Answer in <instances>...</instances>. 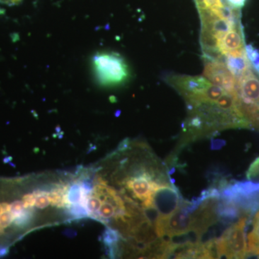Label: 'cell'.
Masks as SVG:
<instances>
[{
  "label": "cell",
  "mask_w": 259,
  "mask_h": 259,
  "mask_svg": "<svg viewBox=\"0 0 259 259\" xmlns=\"http://www.w3.org/2000/svg\"><path fill=\"white\" fill-rule=\"evenodd\" d=\"M84 194L86 193L83 190L80 182H75L72 185H69L67 192L64 194V197H63L65 204H66V207L71 204L80 203Z\"/></svg>",
  "instance_id": "cell-7"
},
{
  "label": "cell",
  "mask_w": 259,
  "mask_h": 259,
  "mask_svg": "<svg viewBox=\"0 0 259 259\" xmlns=\"http://www.w3.org/2000/svg\"><path fill=\"white\" fill-rule=\"evenodd\" d=\"M203 75L213 84L237 95V80L222 61L202 56Z\"/></svg>",
  "instance_id": "cell-5"
},
{
  "label": "cell",
  "mask_w": 259,
  "mask_h": 259,
  "mask_svg": "<svg viewBox=\"0 0 259 259\" xmlns=\"http://www.w3.org/2000/svg\"><path fill=\"white\" fill-rule=\"evenodd\" d=\"M248 217L243 216L213 239L215 258H245L248 256L245 228Z\"/></svg>",
  "instance_id": "cell-4"
},
{
  "label": "cell",
  "mask_w": 259,
  "mask_h": 259,
  "mask_svg": "<svg viewBox=\"0 0 259 259\" xmlns=\"http://www.w3.org/2000/svg\"><path fill=\"white\" fill-rule=\"evenodd\" d=\"M102 202L103 201L95 194H91L88 196L87 208L90 212V217L95 218L96 216L99 209L101 207Z\"/></svg>",
  "instance_id": "cell-10"
},
{
  "label": "cell",
  "mask_w": 259,
  "mask_h": 259,
  "mask_svg": "<svg viewBox=\"0 0 259 259\" xmlns=\"http://www.w3.org/2000/svg\"><path fill=\"white\" fill-rule=\"evenodd\" d=\"M184 100L188 112L184 126L185 142L214 136L224 130L250 129L236 94L212 83Z\"/></svg>",
  "instance_id": "cell-1"
},
{
  "label": "cell",
  "mask_w": 259,
  "mask_h": 259,
  "mask_svg": "<svg viewBox=\"0 0 259 259\" xmlns=\"http://www.w3.org/2000/svg\"><path fill=\"white\" fill-rule=\"evenodd\" d=\"M248 255L259 257V209L252 221L251 230L247 236Z\"/></svg>",
  "instance_id": "cell-6"
},
{
  "label": "cell",
  "mask_w": 259,
  "mask_h": 259,
  "mask_svg": "<svg viewBox=\"0 0 259 259\" xmlns=\"http://www.w3.org/2000/svg\"><path fill=\"white\" fill-rule=\"evenodd\" d=\"M35 198H36V194L35 192H30L23 194L22 199H23V203L25 204V208H34L35 207Z\"/></svg>",
  "instance_id": "cell-12"
},
{
  "label": "cell",
  "mask_w": 259,
  "mask_h": 259,
  "mask_svg": "<svg viewBox=\"0 0 259 259\" xmlns=\"http://www.w3.org/2000/svg\"><path fill=\"white\" fill-rule=\"evenodd\" d=\"M247 180L259 185V157L255 158L246 172Z\"/></svg>",
  "instance_id": "cell-11"
},
{
  "label": "cell",
  "mask_w": 259,
  "mask_h": 259,
  "mask_svg": "<svg viewBox=\"0 0 259 259\" xmlns=\"http://www.w3.org/2000/svg\"><path fill=\"white\" fill-rule=\"evenodd\" d=\"M121 239H122V236H121L120 232L111 227H107L102 234V243L107 247H118L117 245H118L119 242H120Z\"/></svg>",
  "instance_id": "cell-8"
},
{
  "label": "cell",
  "mask_w": 259,
  "mask_h": 259,
  "mask_svg": "<svg viewBox=\"0 0 259 259\" xmlns=\"http://www.w3.org/2000/svg\"><path fill=\"white\" fill-rule=\"evenodd\" d=\"M237 96L250 129L259 131V74L253 66L236 78Z\"/></svg>",
  "instance_id": "cell-2"
},
{
  "label": "cell",
  "mask_w": 259,
  "mask_h": 259,
  "mask_svg": "<svg viewBox=\"0 0 259 259\" xmlns=\"http://www.w3.org/2000/svg\"><path fill=\"white\" fill-rule=\"evenodd\" d=\"M93 66L97 81L102 86H119L130 77L128 65L117 53L104 51L95 54Z\"/></svg>",
  "instance_id": "cell-3"
},
{
  "label": "cell",
  "mask_w": 259,
  "mask_h": 259,
  "mask_svg": "<svg viewBox=\"0 0 259 259\" xmlns=\"http://www.w3.org/2000/svg\"><path fill=\"white\" fill-rule=\"evenodd\" d=\"M63 233H64L65 236L69 237V238H74V237L76 236V232L72 229L66 230Z\"/></svg>",
  "instance_id": "cell-14"
},
{
  "label": "cell",
  "mask_w": 259,
  "mask_h": 259,
  "mask_svg": "<svg viewBox=\"0 0 259 259\" xmlns=\"http://www.w3.org/2000/svg\"><path fill=\"white\" fill-rule=\"evenodd\" d=\"M67 208L69 215L74 218V219H81V218L90 216L86 206L83 204L80 203L71 204Z\"/></svg>",
  "instance_id": "cell-9"
},
{
  "label": "cell",
  "mask_w": 259,
  "mask_h": 259,
  "mask_svg": "<svg viewBox=\"0 0 259 259\" xmlns=\"http://www.w3.org/2000/svg\"><path fill=\"white\" fill-rule=\"evenodd\" d=\"M225 4L236 9H241L244 6L246 0H223Z\"/></svg>",
  "instance_id": "cell-13"
}]
</instances>
